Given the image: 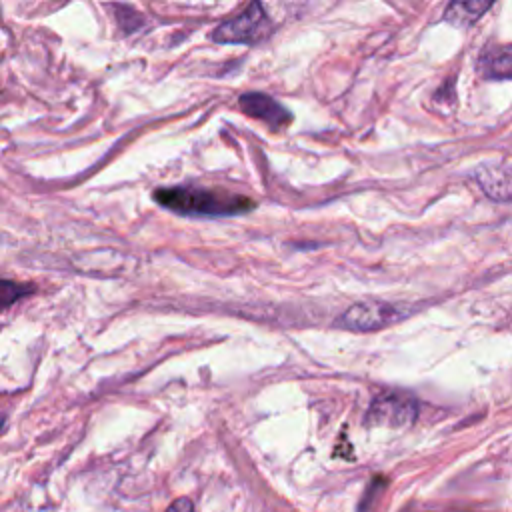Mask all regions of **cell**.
<instances>
[{"label": "cell", "mask_w": 512, "mask_h": 512, "mask_svg": "<svg viewBox=\"0 0 512 512\" xmlns=\"http://www.w3.org/2000/svg\"><path fill=\"white\" fill-rule=\"evenodd\" d=\"M272 32V20L260 2H252L240 14L214 28L212 40L218 44H256Z\"/></svg>", "instance_id": "obj_2"}, {"label": "cell", "mask_w": 512, "mask_h": 512, "mask_svg": "<svg viewBox=\"0 0 512 512\" xmlns=\"http://www.w3.org/2000/svg\"><path fill=\"white\" fill-rule=\"evenodd\" d=\"M476 184L496 202L512 200V164H482L474 172Z\"/></svg>", "instance_id": "obj_6"}, {"label": "cell", "mask_w": 512, "mask_h": 512, "mask_svg": "<svg viewBox=\"0 0 512 512\" xmlns=\"http://www.w3.org/2000/svg\"><path fill=\"white\" fill-rule=\"evenodd\" d=\"M4 424H6V420L0 416V432H2V428H4Z\"/></svg>", "instance_id": "obj_11"}, {"label": "cell", "mask_w": 512, "mask_h": 512, "mask_svg": "<svg viewBox=\"0 0 512 512\" xmlns=\"http://www.w3.org/2000/svg\"><path fill=\"white\" fill-rule=\"evenodd\" d=\"M406 316V310H400L394 304L386 302H356L344 314L336 318V326L352 332H374L392 322H398Z\"/></svg>", "instance_id": "obj_4"}, {"label": "cell", "mask_w": 512, "mask_h": 512, "mask_svg": "<svg viewBox=\"0 0 512 512\" xmlns=\"http://www.w3.org/2000/svg\"><path fill=\"white\" fill-rule=\"evenodd\" d=\"M166 512H194V504L190 498H176L168 508Z\"/></svg>", "instance_id": "obj_10"}, {"label": "cell", "mask_w": 512, "mask_h": 512, "mask_svg": "<svg viewBox=\"0 0 512 512\" xmlns=\"http://www.w3.org/2000/svg\"><path fill=\"white\" fill-rule=\"evenodd\" d=\"M152 198L162 208L182 216H236L254 210L256 202L248 196L230 194L192 184L162 186L152 192Z\"/></svg>", "instance_id": "obj_1"}, {"label": "cell", "mask_w": 512, "mask_h": 512, "mask_svg": "<svg viewBox=\"0 0 512 512\" xmlns=\"http://www.w3.org/2000/svg\"><path fill=\"white\" fill-rule=\"evenodd\" d=\"M478 70L490 80H512V46L486 48L478 58Z\"/></svg>", "instance_id": "obj_7"}, {"label": "cell", "mask_w": 512, "mask_h": 512, "mask_svg": "<svg viewBox=\"0 0 512 512\" xmlns=\"http://www.w3.org/2000/svg\"><path fill=\"white\" fill-rule=\"evenodd\" d=\"M30 292H34V286L30 284H20V282H12V280H0V308H8L14 302H18L20 298L28 296Z\"/></svg>", "instance_id": "obj_9"}, {"label": "cell", "mask_w": 512, "mask_h": 512, "mask_svg": "<svg viewBox=\"0 0 512 512\" xmlns=\"http://www.w3.org/2000/svg\"><path fill=\"white\" fill-rule=\"evenodd\" d=\"M238 104H240L244 114L262 120L270 128H284L286 124L292 122V114L268 94L246 92V94L240 96Z\"/></svg>", "instance_id": "obj_5"}, {"label": "cell", "mask_w": 512, "mask_h": 512, "mask_svg": "<svg viewBox=\"0 0 512 512\" xmlns=\"http://www.w3.org/2000/svg\"><path fill=\"white\" fill-rule=\"evenodd\" d=\"M488 8H490V2H476V0L450 2L444 10V20L454 26L466 28V26L474 24Z\"/></svg>", "instance_id": "obj_8"}, {"label": "cell", "mask_w": 512, "mask_h": 512, "mask_svg": "<svg viewBox=\"0 0 512 512\" xmlns=\"http://www.w3.org/2000/svg\"><path fill=\"white\" fill-rule=\"evenodd\" d=\"M418 416V402L412 394L400 390H386L378 394L368 412V426H388V428H404L410 426Z\"/></svg>", "instance_id": "obj_3"}]
</instances>
